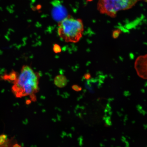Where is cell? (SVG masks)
Instances as JSON below:
<instances>
[{"label": "cell", "instance_id": "cell-8", "mask_svg": "<svg viewBox=\"0 0 147 147\" xmlns=\"http://www.w3.org/2000/svg\"><path fill=\"white\" fill-rule=\"evenodd\" d=\"M53 51L56 54H58L61 52L62 49L60 46L58 44H55L53 46Z\"/></svg>", "mask_w": 147, "mask_h": 147}, {"label": "cell", "instance_id": "cell-9", "mask_svg": "<svg viewBox=\"0 0 147 147\" xmlns=\"http://www.w3.org/2000/svg\"><path fill=\"white\" fill-rule=\"evenodd\" d=\"M72 89L77 92L80 91L82 90V88L78 85H74L72 86Z\"/></svg>", "mask_w": 147, "mask_h": 147}, {"label": "cell", "instance_id": "cell-6", "mask_svg": "<svg viewBox=\"0 0 147 147\" xmlns=\"http://www.w3.org/2000/svg\"><path fill=\"white\" fill-rule=\"evenodd\" d=\"M18 74L15 71H12L8 74H5L2 76L3 80L8 81L13 84V83L18 78Z\"/></svg>", "mask_w": 147, "mask_h": 147}, {"label": "cell", "instance_id": "cell-3", "mask_svg": "<svg viewBox=\"0 0 147 147\" xmlns=\"http://www.w3.org/2000/svg\"><path fill=\"white\" fill-rule=\"evenodd\" d=\"M140 0H99L97 8L101 14L115 18L119 11L128 10Z\"/></svg>", "mask_w": 147, "mask_h": 147}, {"label": "cell", "instance_id": "cell-5", "mask_svg": "<svg viewBox=\"0 0 147 147\" xmlns=\"http://www.w3.org/2000/svg\"><path fill=\"white\" fill-rule=\"evenodd\" d=\"M54 84L57 87L59 88L65 87L67 85V78L63 75L57 76L54 79Z\"/></svg>", "mask_w": 147, "mask_h": 147}, {"label": "cell", "instance_id": "cell-10", "mask_svg": "<svg viewBox=\"0 0 147 147\" xmlns=\"http://www.w3.org/2000/svg\"><path fill=\"white\" fill-rule=\"evenodd\" d=\"M84 78H85L86 79V80H89V79H90L91 78L90 75L89 74H88L85 75Z\"/></svg>", "mask_w": 147, "mask_h": 147}, {"label": "cell", "instance_id": "cell-7", "mask_svg": "<svg viewBox=\"0 0 147 147\" xmlns=\"http://www.w3.org/2000/svg\"><path fill=\"white\" fill-rule=\"evenodd\" d=\"M12 140H9L7 138V136L5 134L0 135V147L8 146V144H10Z\"/></svg>", "mask_w": 147, "mask_h": 147}, {"label": "cell", "instance_id": "cell-4", "mask_svg": "<svg viewBox=\"0 0 147 147\" xmlns=\"http://www.w3.org/2000/svg\"><path fill=\"white\" fill-rule=\"evenodd\" d=\"M52 5L51 15L55 21L58 22L68 16L67 11L59 0H54L51 3Z\"/></svg>", "mask_w": 147, "mask_h": 147}, {"label": "cell", "instance_id": "cell-12", "mask_svg": "<svg viewBox=\"0 0 147 147\" xmlns=\"http://www.w3.org/2000/svg\"><path fill=\"white\" fill-rule=\"evenodd\" d=\"M31 102H32V100H26V104L27 105H29L31 104Z\"/></svg>", "mask_w": 147, "mask_h": 147}, {"label": "cell", "instance_id": "cell-1", "mask_svg": "<svg viewBox=\"0 0 147 147\" xmlns=\"http://www.w3.org/2000/svg\"><path fill=\"white\" fill-rule=\"evenodd\" d=\"M40 76L30 66L24 65L18 78L13 84L12 91L17 98L29 95L31 100H36V93L39 90L38 83Z\"/></svg>", "mask_w": 147, "mask_h": 147}, {"label": "cell", "instance_id": "cell-11", "mask_svg": "<svg viewBox=\"0 0 147 147\" xmlns=\"http://www.w3.org/2000/svg\"><path fill=\"white\" fill-rule=\"evenodd\" d=\"M13 147H21V146H20V145H19V144H18V143H15V144H14L13 145Z\"/></svg>", "mask_w": 147, "mask_h": 147}, {"label": "cell", "instance_id": "cell-2", "mask_svg": "<svg viewBox=\"0 0 147 147\" xmlns=\"http://www.w3.org/2000/svg\"><path fill=\"white\" fill-rule=\"evenodd\" d=\"M84 25L82 20L68 16L58 22L59 36L67 43H76L82 37Z\"/></svg>", "mask_w": 147, "mask_h": 147}]
</instances>
